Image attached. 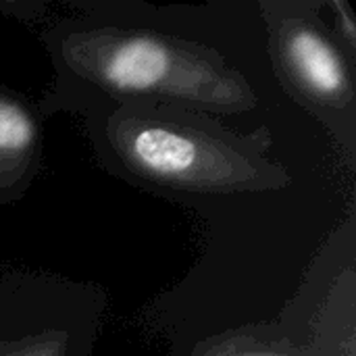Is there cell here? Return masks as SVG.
Segmentation results:
<instances>
[{
  "label": "cell",
  "mask_w": 356,
  "mask_h": 356,
  "mask_svg": "<svg viewBox=\"0 0 356 356\" xmlns=\"http://www.w3.org/2000/svg\"><path fill=\"white\" fill-rule=\"evenodd\" d=\"M60 54L77 77L129 100L177 102L215 115L248 113L259 102L246 77L221 54L161 31H73Z\"/></svg>",
  "instance_id": "1"
},
{
  "label": "cell",
  "mask_w": 356,
  "mask_h": 356,
  "mask_svg": "<svg viewBox=\"0 0 356 356\" xmlns=\"http://www.w3.org/2000/svg\"><path fill=\"white\" fill-rule=\"evenodd\" d=\"M327 8L334 15V23H336V31L338 38L346 44V48L355 54L356 52V23L355 13L350 8V4L346 0H330Z\"/></svg>",
  "instance_id": "6"
},
{
  "label": "cell",
  "mask_w": 356,
  "mask_h": 356,
  "mask_svg": "<svg viewBox=\"0 0 356 356\" xmlns=\"http://www.w3.org/2000/svg\"><path fill=\"white\" fill-rule=\"evenodd\" d=\"M192 356H302V353L263 334L236 332L200 344Z\"/></svg>",
  "instance_id": "5"
},
{
  "label": "cell",
  "mask_w": 356,
  "mask_h": 356,
  "mask_svg": "<svg viewBox=\"0 0 356 356\" xmlns=\"http://www.w3.org/2000/svg\"><path fill=\"white\" fill-rule=\"evenodd\" d=\"M106 136L121 163L140 179L200 194L261 192L288 186L254 138H240L186 111L127 102L113 113Z\"/></svg>",
  "instance_id": "2"
},
{
  "label": "cell",
  "mask_w": 356,
  "mask_h": 356,
  "mask_svg": "<svg viewBox=\"0 0 356 356\" xmlns=\"http://www.w3.org/2000/svg\"><path fill=\"white\" fill-rule=\"evenodd\" d=\"M40 152V125L33 111L0 88V188L19 184Z\"/></svg>",
  "instance_id": "4"
},
{
  "label": "cell",
  "mask_w": 356,
  "mask_h": 356,
  "mask_svg": "<svg viewBox=\"0 0 356 356\" xmlns=\"http://www.w3.org/2000/svg\"><path fill=\"white\" fill-rule=\"evenodd\" d=\"M269 19L271 56L290 88L321 113L340 115L355 104V75L348 58L313 17Z\"/></svg>",
  "instance_id": "3"
}]
</instances>
